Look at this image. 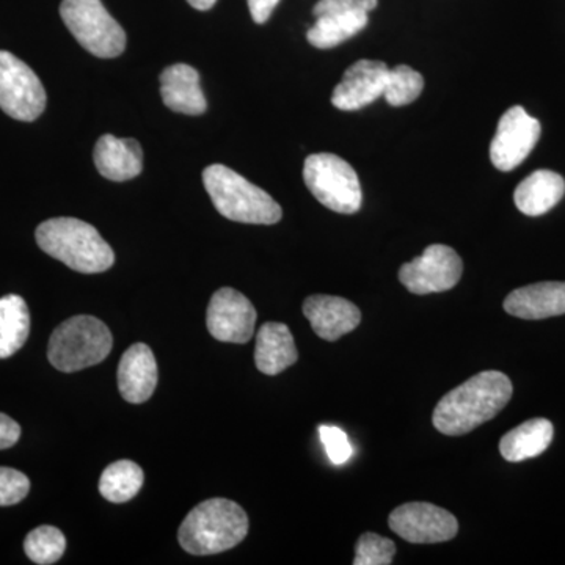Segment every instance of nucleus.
I'll use <instances>...</instances> for the list:
<instances>
[{
	"mask_svg": "<svg viewBox=\"0 0 565 565\" xmlns=\"http://www.w3.org/2000/svg\"><path fill=\"white\" fill-rule=\"evenodd\" d=\"M158 363L150 345L132 344L122 353L118 364V388L122 399L131 404H143L158 386Z\"/></svg>",
	"mask_w": 565,
	"mask_h": 565,
	"instance_id": "obj_16",
	"label": "nucleus"
},
{
	"mask_svg": "<svg viewBox=\"0 0 565 565\" xmlns=\"http://www.w3.org/2000/svg\"><path fill=\"white\" fill-rule=\"evenodd\" d=\"M299 359L296 341L288 326L281 322L264 323L256 334L255 363L266 375L288 370Z\"/></svg>",
	"mask_w": 565,
	"mask_h": 565,
	"instance_id": "obj_20",
	"label": "nucleus"
},
{
	"mask_svg": "<svg viewBox=\"0 0 565 565\" xmlns=\"http://www.w3.org/2000/svg\"><path fill=\"white\" fill-rule=\"evenodd\" d=\"M504 310L527 321L565 315V281L535 282L515 289L505 297Z\"/></svg>",
	"mask_w": 565,
	"mask_h": 565,
	"instance_id": "obj_17",
	"label": "nucleus"
},
{
	"mask_svg": "<svg viewBox=\"0 0 565 565\" xmlns=\"http://www.w3.org/2000/svg\"><path fill=\"white\" fill-rule=\"evenodd\" d=\"M565 180L552 170H537L520 182L514 192L515 206L530 217L552 211L563 200Z\"/></svg>",
	"mask_w": 565,
	"mask_h": 565,
	"instance_id": "obj_21",
	"label": "nucleus"
},
{
	"mask_svg": "<svg viewBox=\"0 0 565 565\" xmlns=\"http://www.w3.org/2000/svg\"><path fill=\"white\" fill-rule=\"evenodd\" d=\"M31 313L28 303L17 294L0 299V360L10 359L28 341Z\"/></svg>",
	"mask_w": 565,
	"mask_h": 565,
	"instance_id": "obj_23",
	"label": "nucleus"
},
{
	"mask_svg": "<svg viewBox=\"0 0 565 565\" xmlns=\"http://www.w3.org/2000/svg\"><path fill=\"white\" fill-rule=\"evenodd\" d=\"M248 534V516L239 504L212 498L192 509L178 531L185 552L196 556L218 555L232 550Z\"/></svg>",
	"mask_w": 565,
	"mask_h": 565,
	"instance_id": "obj_3",
	"label": "nucleus"
},
{
	"mask_svg": "<svg viewBox=\"0 0 565 565\" xmlns=\"http://www.w3.org/2000/svg\"><path fill=\"white\" fill-rule=\"evenodd\" d=\"M388 525L411 544H440L455 539L459 531L455 515L430 503L399 505L390 515Z\"/></svg>",
	"mask_w": 565,
	"mask_h": 565,
	"instance_id": "obj_11",
	"label": "nucleus"
},
{
	"mask_svg": "<svg viewBox=\"0 0 565 565\" xmlns=\"http://www.w3.org/2000/svg\"><path fill=\"white\" fill-rule=\"evenodd\" d=\"M512 393L511 379L500 371L476 374L437 404L433 416L435 429L449 437L470 434L500 414Z\"/></svg>",
	"mask_w": 565,
	"mask_h": 565,
	"instance_id": "obj_1",
	"label": "nucleus"
},
{
	"mask_svg": "<svg viewBox=\"0 0 565 565\" xmlns=\"http://www.w3.org/2000/svg\"><path fill=\"white\" fill-rule=\"evenodd\" d=\"M541 122L526 114L523 107H511L498 122L492 145H490V159L501 172H511L516 169L541 139Z\"/></svg>",
	"mask_w": 565,
	"mask_h": 565,
	"instance_id": "obj_10",
	"label": "nucleus"
},
{
	"mask_svg": "<svg viewBox=\"0 0 565 565\" xmlns=\"http://www.w3.org/2000/svg\"><path fill=\"white\" fill-rule=\"evenodd\" d=\"M61 14L74 39L96 57H118L126 50V33L102 0H63Z\"/></svg>",
	"mask_w": 565,
	"mask_h": 565,
	"instance_id": "obj_7",
	"label": "nucleus"
},
{
	"mask_svg": "<svg viewBox=\"0 0 565 565\" xmlns=\"http://www.w3.org/2000/svg\"><path fill=\"white\" fill-rule=\"evenodd\" d=\"M206 323L215 340L245 344L255 333L256 310L244 294L222 288L211 297Z\"/></svg>",
	"mask_w": 565,
	"mask_h": 565,
	"instance_id": "obj_13",
	"label": "nucleus"
},
{
	"mask_svg": "<svg viewBox=\"0 0 565 565\" xmlns=\"http://www.w3.org/2000/svg\"><path fill=\"white\" fill-rule=\"evenodd\" d=\"M161 96L166 106L177 114L202 115L207 109L199 71L185 63L162 71Z\"/></svg>",
	"mask_w": 565,
	"mask_h": 565,
	"instance_id": "obj_19",
	"label": "nucleus"
},
{
	"mask_svg": "<svg viewBox=\"0 0 565 565\" xmlns=\"http://www.w3.org/2000/svg\"><path fill=\"white\" fill-rule=\"evenodd\" d=\"M303 180L318 202L340 214H355L363 202L362 185L351 163L332 152L308 156Z\"/></svg>",
	"mask_w": 565,
	"mask_h": 565,
	"instance_id": "obj_6",
	"label": "nucleus"
},
{
	"mask_svg": "<svg viewBox=\"0 0 565 565\" xmlns=\"http://www.w3.org/2000/svg\"><path fill=\"white\" fill-rule=\"evenodd\" d=\"M379 0H362L363 9L370 13V11H373L375 7H377Z\"/></svg>",
	"mask_w": 565,
	"mask_h": 565,
	"instance_id": "obj_33",
	"label": "nucleus"
},
{
	"mask_svg": "<svg viewBox=\"0 0 565 565\" xmlns=\"http://www.w3.org/2000/svg\"><path fill=\"white\" fill-rule=\"evenodd\" d=\"M114 345L109 327L93 316L66 319L51 334L47 359L62 373H77L107 359Z\"/></svg>",
	"mask_w": 565,
	"mask_h": 565,
	"instance_id": "obj_5",
	"label": "nucleus"
},
{
	"mask_svg": "<svg viewBox=\"0 0 565 565\" xmlns=\"http://www.w3.org/2000/svg\"><path fill=\"white\" fill-rule=\"evenodd\" d=\"M390 68L384 62L359 61L349 66L343 81L334 87L332 104L337 109L360 110L384 96Z\"/></svg>",
	"mask_w": 565,
	"mask_h": 565,
	"instance_id": "obj_14",
	"label": "nucleus"
},
{
	"mask_svg": "<svg viewBox=\"0 0 565 565\" xmlns=\"http://www.w3.org/2000/svg\"><path fill=\"white\" fill-rule=\"evenodd\" d=\"M95 166L104 178L110 181H129L139 177L143 169V151L139 141L117 139L106 134L96 141Z\"/></svg>",
	"mask_w": 565,
	"mask_h": 565,
	"instance_id": "obj_18",
	"label": "nucleus"
},
{
	"mask_svg": "<svg viewBox=\"0 0 565 565\" xmlns=\"http://www.w3.org/2000/svg\"><path fill=\"white\" fill-rule=\"evenodd\" d=\"M313 13L316 22L307 39L318 50H332L367 25V11L362 0H319Z\"/></svg>",
	"mask_w": 565,
	"mask_h": 565,
	"instance_id": "obj_12",
	"label": "nucleus"
},
{
	"mask_svg": "<svg viewBox=\"0 0 565 565\" xmlns=\"http://www.w3.org/2000/svg\"><path fill=\"white\" fill-rule=\"evenodd\" d=\"M247 2L253 21H255L256 24H264V22L269 20L274 10L277 9L280 0H247Z\"/></svg>",
	"mask_w": 565,
	"mask_h": 565,
	"instance_id": "obj_31",
	"label": "nucleus"
},
{
	"mask_svg": "<svg viewBox=\"0 0 565 565\" xmlns=\"http://www.w3.org/2000/svg\"><path fill=\"white\" fill-rule=\"evenodd\" d=\"M396 545L390 539L374 533H364L355 548V565H388L393 563Z\"/></svg>",
	"mask_w": 565,
	"mask_h": 565,
	"instance_id": "obj_27",
	"label": "nucleus"
},
{
	"mask_svg": "<svg viewBox=\"0 0 565 565\" xmlns=\"http://www.w3.org/2000/svg\"><path fill=\"white\" fill-rule=\"evenodd\" d=\"M303 315L311 329L326 341L340 340L351 333L362 322L359 307L343 297L310 296L303 302Z\"/></svg>",
	"mask_w": 565,
	"mask_h": 565,
	"instance_id": "obj_15",
	"label": "nucleus"
},
{
	"mask_svg": "<svg viewBox=\"0 0 565 565\" xmlns=\"http://www.w3.org/2000/svg\"><path fill=\"white\" fill-rule=\"evenodd\" d=\"M203 182L215 210L228 221L252 225H274L281 221L280 204L269 193L222 163L206 167Z\"/></svg>",
	"mask_w": 565,
	"mask_h": 565,
	"instance_id": "obj_4",
	"label": "nucleus"
},
{
	"mask_svg": "<svg viewBox=\"0 0 565 565\" xmlns=\"http://www.w3.org/2000/svg\"><path fill=\"white\" fill-rule=\"evenodd\" d=\"M319 437H321L323 448H326L327 456L332 460V463L343 465L351 459L353 448L348 434L343 429L322 424V426H319Z\"/></svg>",
	"mask_w": 565,
	"mask_h": 565,
	"instance_id": "obj_29",
	"label": "nucleus"
},
{
	"mask_svg": "<svg viewBox=\"0 0 565 565\" xmlns=\"http://www.w3.org/2000/svg\"><path fill=\"white\" fill-rule=\"evenodd\" d=\"M66 550V539L58 527L40 526L31 531L24 541V552L32 563L51 565L62 559Z\"/></svg>",
	"mask_w": 565,
	"mask_h": 565,
	"instance_id": "obj_25",
	"label": "nucleus"
},
{
	"mask_svg": "<svg viewBox=\"0 0 565 565\" xmlns=\"http://www.w3.org/2000/svg\"><path fill=\"white\" fill-rule=\"evenodd\" d=\"M188 2L191 3L193 9L204 11L212 9L217 0H188Z\"/></svg>",
	"mask_w": 565,
	"mask_h": 565,
	"instance_id": "obj_32",
	"label": "nucleus"
},
{
	"mask_svg": "<svg viewBox=\"0 0 565 565\" xmlns=\"http://www.w3.org/2000/svg\"><path fill=\"white\" fill-rule=\"evenodd\" d=\"M143 481L140 465L131 460H118L104 470L99 479V493L110 503H126L140 492Z\"/></svg>",
	"mask_w": 565,
	"mask_h": 565,
	"instance_id": "obj_24",
	"label": "nucleus"
},
{
	"mask_svg": "<svg viewBox=\"0 0 565 565\" xmlns=\"http://www.w3.org/2000/svg\"><path fill=\"white\" fill-rule=\"evenodd\" d=\"M31 492L28 476L14 468L0 467V508L21 503Z\"/></svg>",
	"mask_w": 565,
	"mask_h": 565,
	"instance_id": "obj_28",
	"label": "nucleus"
},
{
	"mask_svg": "<svg viewBox=\"0 0 565 565\" xmlns=\"http://www.w3.org/2000/svg\"><path fill=\"white\" fill-rule=\"evenodd\" d=\"M424 88L422 74L411 66L397 65L390 70L384 98L390 106L403 107L419 98Z\"/></svg>",
	"mask_w": 565,
	"mask_h": 565,
	"instance_id": "obj_26",
	"label": "nucleus"
},
{
	"mask_svg": "<svg viewBox=\"0 0 565 565\" xmlns=\"http://www.w3.org/2000/svg\"><path fill=\"white\" fill-rule=\"evenodd\" d=\"M555 427L545 418H534L520 424L500 441V452L508 462H523L546 451L553 441Z\"/></svg>",
	"mask_w": 565,
	"mask_h": 565,
	"instance_id": "obj_22",
	"label": "nucleus"
},
{
	"mask_svg": "<svg viewBox=\"0 0 565 565\" xmlns=\"http://www.w3.org/2000/svg\"><path fill=\"white\" fill-rule=\"evenodd\" d=\"M47 96L31 66L0 51V109L20 121H33L46 109Z\"/></svg>",
	"mask_w": 565,
	"mask_h": 565,
	"instance_id": "obj_8",
	"label": "nucleus"
},
{
	"mask_svg": "<svg viewBox=\"0 0 565 565\" xmlns=\"http://www.w3.org/2000/svg\"><path fill=\"white\" fill-rule=\"evenodd\" d=\"M41 250L81 274H102L115 263V253L90 223L73 217L50 218L35 233Z\"/></svg>",
	"mask_w": 565,
	"mask_h": 565,
	"instance_id": "obj_2",
	"label": "nucleus"
},
{
	"mask_svg": "<svg viewBox=\"0 0 565 565\" xmlns=\"http://www.w3.org/2000/svg\"><path fill=\"white\" fill-rule=\"evenodd\" d=\"M21 426L9 415L0 414V449H9L20 441Z\"/></svg>",
	"mask_w": 565,
	"mask_h": 565,
	"instance_id": "obj_30",
	"label": "nucleus"
},
{
	"mask_svg": "<svg viewBox=\"0 0 565 565\" xmlns=\"http://www.w3.org/2000/svg\"><path fill=\"white\" fill-rule=\"evenodd\" d=\"M463 264L455 248L444 244L429 245L422 256L404 264L399 280L416 296L445 292L455 288L462 277Z\"/></svg>",
	"mask_w": 565,
	"mask_h": 565,
	"instance_id": "obj_9",
	"label": "nucleus"
}]
</instances>
